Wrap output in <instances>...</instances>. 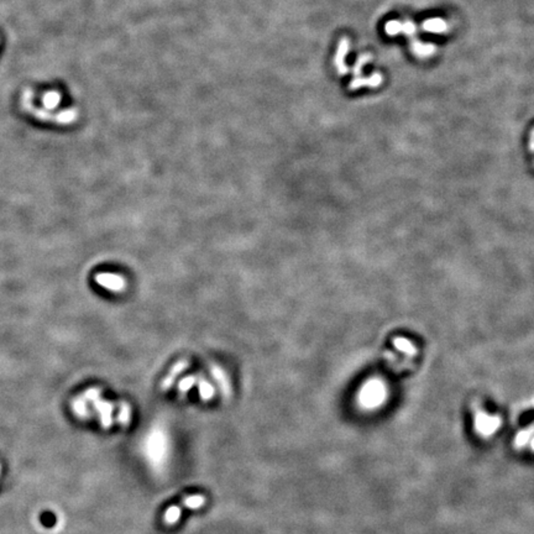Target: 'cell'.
<instances>
[{
	"label": "cell",
	"instance_id": "5bb4252c",
	"mask_svg": "<svg viewBox=\"0 0 534 534\" xmlns=\"http://www.w3.org/2000/svg\"><path fill=\"white\" fill-rule=\"evenodd\" d=\"M213 393H214V390H213L212 387H210L209 385H207V383L203 382L202 383V387H200V395H202L203 400H210L213 396Z\"/></svg>",
	"mask_w": 534,
	"mask_h": 534
},
{
	"label": "cell",
	"instance_id": "ba28073f",
	"mask_svg": "<svg viewBox=\"0 0 534 534\" xmlns=\"http://www.w3.org/2000/svg\"><path fill=\"white\" fill-rule=\"evenodd\" d=\"M73 411L79 415V417H87L89 415L88 408H87V402L83 397H77L73 401Z\"/></svg>",
	"mask_w": 534,
	"mask_h": 534
},
{
	"label": "cell",
	"instance_id": "2e32d148",
	"mask_svg": "<svg viewBox=\"0 0 534 534\" xmlns=\"http://www.w3.org/2000/svg\"><path fill=\"white\" fill-rule=\"evenodd\" d=\"M531 150L534 151V130L532 131V135H531Z\"/></svg>",
	"mask_w": 534,
	"mask_h": 534
},
{
	"label": "cell",
	"instance_id": "8fae6325",
	"mask_svg": "<svg viewBox=\"0 0 534 534\" xmlns=\"http://www.w3.org/2000/svg\"><path fill=\"white\" fill-rule=\"evenodd\" d=\"M204 502H205V498L203 497V496L195 495V496H190V497L185 498L183 505H184L185 507H189V508H193V510H195V508L202 507Z\"/></svg>",
	"mask_w": 534,
	"mask_h": 534
},
{
	"label": "cell",
	"instance_id": "6da1fadb",
	"mask_svg": "<svg viewBox=\"0 0 534 534\" xmlns=\"http://www.w3.org/2000/svg\"><path fill=\"white\" fill-rule=\"evenodd\" d=\"M385 32L390 36H396V35L403 34L406 36L412 37L417 34V26L412 21H398V20H391L385 25Z\"/></svg>",
	"mask_w": 534,
	"mask_h": 534
},
{
	"label": "cell",
	"instance_id": "5b68a950",
	"mask_svg": "<svg viewBox=\"0 0 534 534\" xmlns=\"http://www.w3.org/2000/svg\"><path fill=\"white\" fill-rule=\"evenodd\" d=\"M422 29L425 32H432V34H444L449 31V24L444 19L440 17H432L422 22Z\"/></svg>",
	"mask_w": 534,
	"mask_h": 534
},
{
	"label": "cell",
	"instance_id": "3957f363",
	"mask_svg": "<svg viewBox=\"0 0 534 534\" xmlns=\"http://www.w3.org/2000/svg\"><path fill=\"white\" fill-rule=\"evenodd\" d=\"M349 50L350 41L348 37H344V39H342V41H340L339 46H338L337 55H335L334 59L335 67H337L338 72H339V74H342V76H344V74H347L348 72H349V68H348V66L345 64V57H347Z\"/></svg>",
	"mask_w": 534,
	"mask_h": 534
},
{
	"label": "cell",
	"instance_id": "7a4b0ae2",
	"mask_svg": "<svg viewBox=\"0 0 534 534\" xmlns=\"http://www.w3.org/2000/svg\"><path fill=\"white\" fill-rule=\"evenodd\" d=\"M95 281L104 288L110 291H122L125 286V281L120 276L113 273H99L95 276Z\"/></svg>",
	"mask_w": 534,
	"mask_h": 534
},
{
	"label": "cell",
	"instance_id": "9c48e42d",
	"mask_svg": "<svg viewBox=\"0 0 534 534\" xmlns=\"http://www.w3.org/2000/svg\"><path fill=\"white\" fill-rule=\"evenodd\" d=\"M371 59H372V57H371L370 54H363L356 59V63L354 64V67H353V73H354L355 77L360 76L362 67L365 66L366 63H368V62L371 61Z\"/></svg>",
	"mask_w": 534,
	"mask_h": 534
},
{
	"label": "cell",
	"instance_id": "277c9868",
	"mask_svg": "<svg viewBox=\"0 0 534 534\" xmlns=\"http://www.w3.org/2000/svg\"><path fill=\"white\" fill-rule=\"evenodd\" d=\"M382 74L381 73H373L370 77H355L349 84V88L352 90L358 89L361 87H370V88H377L382 84Z\"/></svg>",
	"mask_w": 534,
	"mask_h": 534
},
{
	"label": "cell",
	"instance_id": "8992f818",
	"mask_svg": "<svg viewBox=\"0 0 534 534\" xmlns=\"http://www.w3.org/2000/svg\"><path fill=\"white\" fill-rule=\"evenodd\" d=\"M411 50H412V52L415 56L420 57V59H427V57L433 56L435 54L437 47L432 44H424V42L418 41L417 39L413 37L411 40Z\"/></svg>",
	"mask_w": 534,
	"mask_h": 534
},
{
	"label": "cell",
	"instance_id": "7c38bea8",
	"mask_svg": "<svg viewBox=\"0 0 534 534\" xmlns=\"http://www.w3.org/2000/svg\"><path fill=\"white\" fill-rule=\"evenodd\" d=\"M179 513H180V508L177 507V506H172V507H170L169 510L166 511V515H165V521H166V523H169V525H174L175 522H177L178 520H179Z\"/></svg>",
	"mask_w": 534,
	"mask_h": 534
},
{
	"label": "cell",
	"instance_id": "4fadbf2b",
	"mask_svg": "<svg viewBox=\"0 0 534 534\" xmlns=\"http://www.w3.org/2000/svg\"><path fill=\"white\" fill-rule=\"evenodd\" d=\"M83 398L86 401H92V402H94V401H97L98 398H100V390H98V388H90V390H88L86 393H84Z\"/></svg>",
	"mask_w": 534,
	"mask_h": 534
},
{
	"label": "cell",
	"instance_id": "9a60e30c",
	"mask_svg": "<svg viewBox=\"0 0 534 534\" xmlns=\"http://www.w3.org/2000/svg\"><path fill=\"white\" fill-rule=\"evenodd\" d=\"M534 420V411H528V412L523 413L522 417H521L520 419V423L522 427H525V425L530 424L531 422H533Z\"/></svg>",
	"mask_w": 534,
	"mask_h": 534
},
{
	"label": "cell",
	"instance_id": "30bf717a",
	"mask_svg": "<svg viewBox=\"0 0 534 534\" xmlns=\"http://www.w3.org/2000/svg\"><path fill=\"white\" fill-rule=\"evenodd\" d=\"M381 392H382V390H381V387H378V385H371V387H368L365 393V395H367L366 396V402H368V403L377 402L378 397L381 396Z\"/></svg>",
	"mask_w": 534,
	"mask_h": 534
},
{
	"label": "cell",
	"instance_id": "52a82bcc",
	"mask_svg": "<svg viewBox=\"0 0 534 534\" xmlns=\"http://www.w3.org/2000/svg\"><path fill=\"white\" fill-rule=\"evenodd\" d=\"M94 408L100 413V420H102L103 427H110V424H112L113 406L110 405V403L104 402V401H102L100 398H98L97 401H94Z\"/></svg>",
	"mask_w": 534,
	"mask_h": 534
}]
</instances>
